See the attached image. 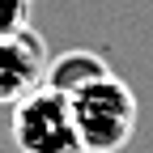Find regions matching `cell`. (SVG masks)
Here are the masks:
<instances>
[{"mask_svg": "<svg viewBox=\"0 0 153 153\" xmlns=\"http://www.w3.org/2000/svg\"><path fill=\"white\" fill-rule=\"evenodd\" d=\"M30 26V0H0V38L22 34Z\"/></svg>", "mask_w": 153, "mask_h": 153, "instance_id": "cell-5", "label": "cell"}, {"mask_svg": "<svg viewBox=\"0 0 153 153\" xmlns=\"http://www.w3.org/2000/svg\"><path fill=\"white\" fill-rule=\"evenodd\" d=\"M13 145L17 153H85L76 136L72 102L55 89H34L13 106Z\"/></svg>", "mask_w": 153, "mask_h": 153, "instance_id": "cell-2", "label": "cell"}, {"mask_svg": "<svg viewBox=\"0 0 153 153\" xmlns=\"http://www.w3.org/2000/svg\"><path fill=\"white\" fill-rule=\"evenodd\" d=\"M72 119L85 153H119L136 132V94L123 76H98L81 94H72Z\"/></svg>", "mask_w": 153, "mask_h": 153, "instance_id": "cell-1", "label": "cell"}, {"mask_svg": "<svg viewBox=\"0 0 153 153\" xmlns=\"http://www.w3.org/2000/svg\"><path fill=\"white\" fill-rule=\"evenodd\" d=\"M111 64L102 60L98 51H89V47H72V51H60V55H51V64H47V89L55 94H64V98H72V94H81L85 85H94L98 76H106Z\"/></svg>", "mask_w": 153, "mask_h": 153, "instance_id": "cell-4", "label": "cell"}, {"mask_svg": "<svg viewBox=\"0 0 153 153\" xmlns=\"http://www.w3.org/2000/svg\"><path fill=\"white\" fill-rule=\"evenodd\" d=\"M47 43L34 26H26L22 34L0 38V106H17L26 94L43 89L47 81Z\"/></svg>", "mask_w": 153, "mask_h": 153, "instance_id": "cell-3", "label": "cell"}]
</instances>
